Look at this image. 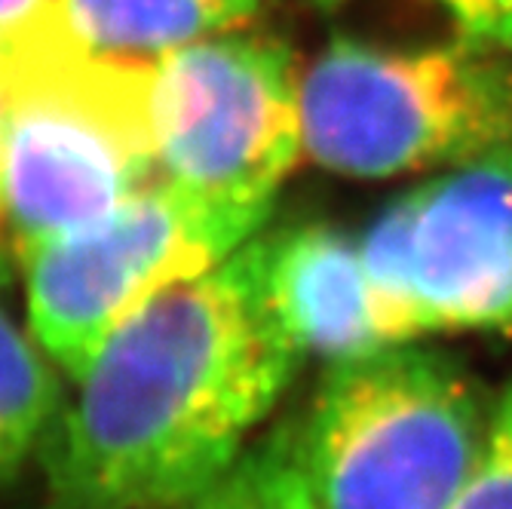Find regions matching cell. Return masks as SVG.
Instances as JSON below:
<instances>
[{
    "label": "cell",
    "instance_id": "6da1fadb",
    "mask_svg": "<svg viewBox=\"0 0 512 509\" xmlns=\"http://www.w3.org/2000/svg\"><path fill=\"white\" fill-rule=\"evenodd\" d=\"M301 359L267 292L264 237H252L138 310L92 359L50 448L53 509L194 506Z\"/></svg>",
    "mask_w": 512,
    "mask_h": 509
},
{
    "label": "cell",
    "instance_id": "7a4b0ae2",
    "mask_svg": "<svg viewBox=\"0 0 512 509\" xmlns=\"http://www.w3.org/2000/svg\"><path fill=\"white\" fill-rule=\"evenodd\" d=\"M0 92V221L22 261L157 181L151 59L96 53L68 25L16 43Z\"/></svg>",
    "mask_w": 512,
    "mask_h": 509
},
{
    "label": "cell",
    "instance_id": "3957f363",
    "mask_svg": "<svg viewBox=\"0 0 512 509\" xmlns=\"http://www.w3.org/2000/svg\"><path fill=\"white\" fill-rule=\"evenodd\" d=\"M301 132L313 163L353 178L512 151V53L463 34L411 50L335 37L301 74Z\"/></svg>",
    "mask_w": 512,
    "mask_h": 509
},
{
    "label": "cell",
    "instance_id": "277c9868",
    "mask_svg": "<svg viewBox=\"0 0 512 509\" xmlns=\"http://www.w3.org/2000/svg\"><path fill=\"white\" fill-rule=\"evenodd\" d=\"M491 418L467 372L414 341L338 362L292 448L319 509H448Z\"/></svg>",
    "mask_w": 512,
    "mask_h": 509
},
{
    "label": "cell",
    "instance_id": "5b68a950",
    "mask_svg": "<svg viewBox=\"0 0 512 509\" xmlns=\"http://www.w3.org/2000/svg\"><path fill=\"white\" fill-rule=\"evenodd\" d=\"M157 178L264 224L304 154L301 71L243 28L151 59Z\"/></svg>",
    "mask_w": 512,
    "mask_h": 509
},
{
    "label": "cell",
    "instance_id": "8992f818",
    "mask_svg": "<svg viewBox=\"0 0 512 509\" xmlns=\"http://www.w3.org/2000/svg\"><path fill=\"white\" fill-rule=\"evenodd\" d=\"M359 252L384 347L512 335V151L417 184L365 230Z\"/></svg>",
    "mask_w": 512,
    "mask_h": 509
},
{
    "label": "cell",
    "instance_id": "52a82bcc",
    "mask_svg": "<svg viewBox=\"0 0 512 509\" xmlns=\"http://www.w3.org/2000/svg\"><path fill=\"white\" fill-rule=\"evenodd\" d=\"M258 227L157 178L105 218L25 258L31 335L80 381L138 310L218 267Z\"/></svg>",
    "mask_w": 512,
    "mask_h": 509
},
{
    "label": "cell",
    "instance_id": "ba28073f",
    "mask_svg": "<svg viewBox=\"0 0 512 509\" xmlns=\"http://www.w3.org/2000/svg\"><path fill=\"white\" fill-rule=\"evenodd\" d=\"M270 301L286 332L332 365L384 350L371 319L359 243L322 224L264 237Z\"/></svg>",
    "mask_w": 512,
    "mask_h": 509
},
{
    "label": "cell",
    "instance_id": "9c48e42d",
    "mask_svg": "<svg viewBox=\"0 0 512 509\" xmlns=\"http://www.w3.org/2000/svg\"><path fill=\"white\" fill-rule=\"evenodd\" d=\"M71 31L89 50L157 59L243 28L261 0H62Z\"/></svg>",
    "mask_w": 512,
    "mask_h": 509
},
{
    "label": "cell",
    "instance_id": "30bf717a",
    "mask_svg": "<svg viewBox=\"0 0 512 509\" xmlns=\"http://www.w3.org/2000/svg\"><path fill=\"white\" fill-rule=\"evenodd\" d=\"M40 350L0 310V482L25 464L59 405L53 368Z\"/></svg>",
    "mask_w": 512,
    "mask_h": 509
},
{
    "label": "cell",
    "instance_id": "8fae6325",
    "mask_svg": "<svg viewBox=\"0 0 512 509\" xmlns=\"http://www.w3.org/2000/svg\"><path fill=\"white\" fill-rule=\"evenodd\" d=\"M194 509H319V503L304 482L292 442L276 439L243 454Z\"/></svg>",
    "mask_w": 512,
    "mask_h": 509
},
{
    "label": "cell",
    "instance_id": "7c38bea8",
    "mask_svg": "<svg viewBox=\"0 0 512 509\" xmlns=\"http://www.w3.org/2000/svg\"><path fill=\"white\" fill-rule=\"evenodd\" d=\"M448 509H512V387L494 408L479 464Z\"/></svg>",
    "mask_w": 512,
    "mask_h": 509
},
{
    "label": "cell",
    "instance_id": "4fadbf2b",
    "mask_svg": "<svg viewBox=\"0 0 512 509\" xmlns=\"http://www.w3.org/2000/svg\"><path fill=\"white\" fill-rule=\"evenodd\" d=\"M463 37L512 53V0H430Z\"/></svg>",
    "mask_w": 512,
    "mask_h": 509
},
{
    "label": "cell",
    "instance_id": "5bb4252c",
    "mask_svg": "<svg viewBox=\"0 0 512 509\" xmlns=\"http://www.w3.org/2000/svg\"><path fill=\"white\" fill-rule=\"evenodd\" d=\"M65 25L68 16L62 0H0V34L13 46Z\"/></svg>",
    "mask_w": 512,
    "mask_h": 509
},
{
    "label": "cell",
    "instance_id": "9a60e30c",
    "mask_svg": "<svg viewBox=\"0 0 512 509\" xmlns=\"http://www.w3.org/2000/svg\"><path fill=\"white\" fill-rule=\"evenodd\" d=\"M10 53H13V43L0 34V71H4V65H7V59H10Z\"/></svg>",
    "mask_w": 512,
    "mask_h": 509
},
{
    "label": "cell",
    "instance_id": "2e32d148",
    "mask_svg": "<svg viewBox=\"0 0 512 509\" xmlns=\"http://www.w3.org/2000/svg\"><path fill=\"white\" fill-rule=\"evenodd\" d=\"M0 157H4V92H0Z\"/></svg>",
    "mask_w": 512,
    "mask_h": 509
}]
</instances>
